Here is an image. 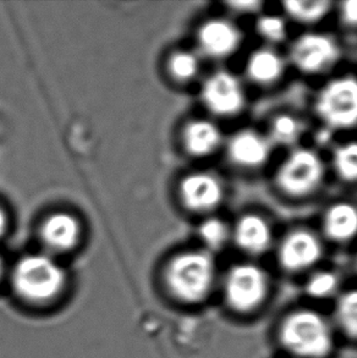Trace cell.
<instances>
[{
  "instance_id": "10",
  "label": "cell",
  "mask_w": 357,
  "mask_h": 358,
  "mask_svg": "<svg viewBox=\"0 0 357 358\" xmlns=\"http://www.w3.org/2000/svg\"><path fill=\"white\" fill-rule=\"evenodd\" d=\"M321 257L318 241L307 233L293 234L280 248L281 266L288 271H301L312 266Z\"/></svg>"
},
{
  "instance_id": "8",
  "label": "cell",
  "mask_w": 357,
  "mask_h": 358,
  "mask_svg": "<svg viewBox=\"0 0 357 358\" xmlns=\"http://www.w3.org/2000/svg\"><path fill=\"white\" fill-rule=\"evenodd\" d=\"M180 192L183 203L193 210L213 208L222 199L220 185L207 174L190 175L181 182Z\"/></svg>"
},
{
  "instance_id": "3",
  "label": "cell",
  "mask_w": 357,
  "mask_h": 358,
  "mask_svg": "<svg viewBox=\"0 0 357 358\" xmlns=\"http://www.w3.org/2000/svg\"><path fill=\"white\" fill-rule=\"evenodd\" d=\"M279 338L285 349L301 358H323L334 345L328 320L318 312L295 310L280 325Z\"/></svg>"
},
{
  "instance_id": "5",
  "label": "cell",
  "mask_w": 357,
  "mask_h": 358,
  "mask_svg": "<svg viewBox=\"0 0 357 358\" xmlns=\"http://www.w3.org/2000/svg\"><path fill=\"white\" fill-rule=\"evenodd\" d=\"M318 112L330 125L350 126L357 122V81L343 78L326 87L318 101Z\"/></svg>"
},
{
  "instance_id": "23",
  "label": "cell",
  "mask_w": 357,
  "mask_h": 358,
  "mask_svg": "<svg viewBox=\"0 0 357 358\" xmlns=\"http://www.w3.org/2000/svg\"><path fill=\"white\" fill-rule=\"evenodd\" d=\"M200 235L208 246L217 248L227 238V228L217 219H209L202 224V227L200 229Z\"/></svg>"
},
{
  "instance_id": "16",
  "label": "cell",
  "mask_w": 357,
  "mask_h": 358,
  "mask_svg": "<svg viewBox=\"0 0 357 358\" xmlns=\"http://www.w3.org/2000/svg\"><path fill=\"white\" fill-rule=\"evenodd\" d=\"M230 155L237 163L258 165L267 158V145L252 132H242L230 143Z\"/></svg>"
},
{
  "instance_id": "1",
  "label": "cell",
  "mask_w": 357,
  "mask_h": 358,
  "mask_svg": "<svg viewBox=\"0 0 357 358\" xmlns=\"http://www.w3.org/2000/svg\"><path fill=\"white\" fill-rule=\"evenodd\" d=\"M66 273L47 255H29L15 264L11 286L26 305L46 307L60 299L66 289Z\"/></svg>"
},
{
  "instance_id": "21",
  "label": "cell",
  "mask_w": 357,
  "mask_h": 358,
  "mask_svg": "<svg viewBox=\"0 0 357 358\" xmlns=\"http://www.w3.org/2000/svg\"><path fill=\"white\" fill-rule=\"evenodd\" d=\"M338 278L334 275L333 273L323 271V273H317L309 279L306 285V290L312 297L326 299L333 295L338 289Z\"/></svg>"
},
{
  "instance_id": "29",
  "label": "cell",
  "mask_w": 357,
  "mask_h": 358,
  "mask_svg": "<svg viewBox=\"0 0 357 358\" xmlns=\"http://www.w3.org/2000/svg\"><path fill=\"white\" fill-rule=\"evenodd\" d=\"M5 274V266H4V261H3V258L0 257V282H1V280H3V276H4Z\"/></svg>"
},
{
  "instance_id": "25",
  "label": "cell",
  "mask_w": 357,
  "mask_h": 358,
  "mask_svg": "<svg viewBox=\"0 0 357 358\" xmlns=\"http://www.w3.org/2000/svg\"><path fill=\"white\" fill-rule=\"evenodd\" d=\"M298 125L294 119L290 117H280L275 120L274 132L275 136L280 140H290L296 135Z\"/></svg>"
},
{
  "instance_id": "19",
  "label": "cell",
  "mask_w": 357,
  "mask_h": 358,
  "mask_svg": "<svg viewBox=\"0 0 357 358\" xmlns=\"http://www.w3.org/2000/svg\"><path fill=\"white\" fill-rule=\"evenodd\" d=\"M285 8L290 15L301 21H316L322 17L329 8L324 0H289L285 1Z\"/></svg>"
},
{
  "instance_id": "24",
  "label": "cell",
  "mask_w": 357,
  "mask_h": 358,
  "mask_svg": "<svg viewBox=\"0 0 357 358\" xmlns=\"http://www.w3.org/2000/svg\"><path fill=\"white\" fill-rule=\"evenodd\" d=\"M258 29L263 36L272 41H280L284 37V24L279 17L266 16L260 20Z\"/></svg>"
},
{
  "instance_id": "13",
  "label": "cell",
  "mask_w": 357,
  "mask_h": 358,
  "mask_svg": "<svg viewBox=\"0 0 357 358\" xmlns=\"http://www.w3.org/2000/svg\"><path fill=\"white\" fill-rule=\"evenodd\" d=\"M186 150L193 155H206L217 147L220 135L217 127L208 121H193L183 134Z\"/></svg>"
},
{
  "instance_id": "18",
  "label": "cell",
  "mask_w": 357,
  "mask_h": 358,
  "mask_svg": "<svg viewBox=\"0 0 357 358\" xmlns=\"http://www.w3.org/2000/svg\"><path fill=\"white\" fill-rule=\"evenodd\" d=\"M335 317L340 328L349 336L357 339V290L349 291L340 297Z\"/></svg>"
},
{
  "instance_id": "20",
  "label": "cell",
  "mask_w": 357,
  "mask_h": 358,
  "mask_svg": "<svg viewBox=\"0 0 357 358\" xmlns=\"http://www.w3.org/2000/svg\"><path fill=\"white\" fill-rule=\"evenodd\" d=\"M169 70L176 80L186 81L197 73V59L188 52H178L170 58Z\"/></svg>"
},
{
  "instance_id": "27",
  "label": "cell",
  "mask_w": 357,
  "mask_h": 358,
  "mask_svg": "<svg viewBox=\"0 0 357 358\" xmlns=\"http://www.w3.org/2000/svg\"><path fill=\"white\" fill-rule=\"evenodd\" d=\"M6 228H8V218H6L4 210L0 208V238L4 235Z\"/></svg>"
},
{
  "instance_id": "7",
  "label": "cell",
  "mask_w": 357,
  "mask_h": 358,
  "mask_svg": "<svg viewBox=\"0 0 357 358\" xmlns=\"http://www.w3.org/2000/svg\"><path fill=\"white\" fill-rule=\"evenodd\" d=\"M203 99L217 114H232L241 108L244 97L237 80L227 73H218L203 87Z\"/></svg>"
},
{
  "instance_id": "15",
  "label": "cell",
  "mask_w": 357,
  "mask_h": 358,
  "mask_svg": "<svg viewBox=\"0 0 357 358\" xmlns=\"http://www.w3.org/2000/svg\"><path fill=\"white\" fill-rule=\"evenodd\" d=\"M326 231L335 240H346L357 233V210L350 204H337L326 217Z\"/></svg>"
},
{
  "instance_id": "14",
  "label": "cell",
  "mask_w": 357,
  "mask_h": 358,
  "mask_svg": "<svg viewBox=\"0 0 357 358\" xmlns=\"http://www.w3.org/2000/svg\"><path fill=\"white\" fill-rule=\"evenodd\" d=\"M270 229L266 222L256 215H248L237 225V241L239 246L250 252H262L270 243Z\"/></svg>"
},
{
  "instance_id": "4",
  "label": "cell",
  "mask_w": 357,
  "mask_h": 358,
  "mask_svg": "<svg viewBox=\"0 0 357 358\" xmlns=\"http://www.w3.org/2000/svg\"><path fill=\"white\" fill-rule=\"evenodd\" d=\"M266 275L255 266L244 264L229 271L224 286L227 305L237 312H251L267 295Z\"/></svg>"
},
{
  "instance_id": "22",
  "label": "cell",
  "mask_w": 357,
  "mask_h": 358,
  "mask_svg": "<svg viewBox=\"0 0 357 358\" xmlns=\"http://www.w3.org/2000/svg\"><path fill=\"white\" fill-rule=\"evenodd\" d=\"M335 165L340 175L348 180L357 179V143L340 147L335 153Z\"/></svg>"
},
{
  "instance_id": "26",
  "label": "cell",
  "mask_w": 357,
  "mask_h": 358,
  "mask_svg": "<svg viewBox=\"0 0 357 358\" xmlns=\"http://www.w3.org/2000/svg\"><path fill=\"white\" fill-rule=\"evenodd\" d=\"M344 19L350 24H357V0L345 1L343 6Z\"/></svg>"
},
{
  "instance_id": "12",
  "label": "cell",
  "mask_w": 357,
  "mask_h": 358,
  "mask_svg": "<svg viewBox=\"0 0 357 358\" xmlns=\"http://www.w3.org/2000/svg\"><path fill=\"white\" fill-rule=\"evenodd\" d=\"M200 43L206 53L222 57L237 47L239 36L230 24L224 21H209L200 31Z\"/></svg>"
},
{
  "instance_id": "9",
  "label": "cell",
  "mask_w": 357,
  "mask_h": 358,
  "mask_svg": "<svg viewBox=\"0 0 357 358\" xmlns=\"http://www.w3.org/2000/svg\"><path fill=\"white\" fill-rule=\"evenodd\" d=\"M337 57V48L330 39L319 34H307L295 45L293 58L304 71H316Z\"/></svg>"
},
{
  "instance_id": "17",
  "label": "cell",
  "mask_w": 357,
  "mask_h": 358,
  "mask_svg": "<svg viewBox=\"0 0 357 358\" xmlns=\"http://www.w3.org/2000/svg\"><path fill=\"white\" fill-rule=\"evenodd\" d=\"M283 70L280 59L272 52H258L252 57L248 64V73L252 78L261 83H268L279 76Z\"/></svg>"
},
{
  "instance_id": "6",
  "label": "cell",
  "mask_w": 357,
  "mask_h": 358,
  "mask_svg": "<svg viewBox=\"0 0 357 358\" xmlns=\"http://www.w3.org/2000/svg\"><path fill=\"white\" fill-rule=\"evenodd\" d=\"M322 178V164L317 155L300 150L290 157L279 173L281 187L290 194L309 192Z\"/></svg>"
},
{
  "instance_id": "2",
  "label": "cell",
  "mask_w": 357,
  "mask_h": 358,
  "mask_svg": "<svg viewBox=\"0 0 357 358\" xmlns=\"http://www.w3.org/2000/svg\"><path fill=\"white\" fill-rule=\"evenodd\" d=\"M212 258L202 252H186L174 257L164 271L168 292L175 300L195 305L202 302L212 290L214 282Z\"/></svg>"
},
{
  "instance_id": "11",
  "label": "cell",
  "mask_w": 357,
  "mask_h": 358,
  "mask_svg": "<svg viewBox=\"0 0 357 358\" xmlns=\"http://www.w3.org/2000/svg\"><path fill=\"white\" fill-rule=\"evenodd\" d=\"M81 228L78 219L71 214H54L44 222L42 240L55 252H68L78 245Z\"/></svg>"
},
{
  "instance_id": "28",
  "label": "cell",
  "mask_w": 357,
  "mask_h": 358,
  "mask_svg": "<svg viewBox=\"0 0 357 358\" xmlns=\"http://www.w3.org/2000/svg\"><path fill=\"white\" fill-rule=\"evenodd\" d=\"M232 6H237L239 9H248L252 6H256L257 1H252V0H246V1H232Z\"/></svg>"
}]
</instances>
